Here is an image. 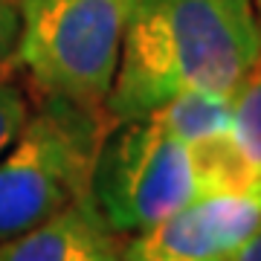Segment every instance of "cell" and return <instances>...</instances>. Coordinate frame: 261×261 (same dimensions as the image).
<instances>
[{
    "label": "cell",
    "instance_id": "obj_12",
    "mask_svg": "<svg viewBox=\"0 0 261 261\" xmlns=\"http://www.w3.org/2000/svg\"><path fill=\"white\" fill-rule=\"evenodd\" d=\"M226 261H261V229H255Z\"/></svg>",
    "mask_w": 261,
    "mask_h": 261
},
{
    "label": "cell",
    "instance_id": "obj_10",
    "mask_svg": "<svg viewBox=\"0 0 261 261\" xmlns=\"http://www.w3.org/2000/svg\"><path fill=\"white\" fill-rule=\"evenodd\" d=\"M29 102L23 90L15 82H9L6 75H0V154L6 151L15 134L20 130V125L27 122Z\"/></svg>",
    "mask_w": 261,
    "mask_h": 261
},
{
    "label": "cell",
    "instance_id": "obj_1",
    "mask_svg": "<svg viewBox=\"0 0 261 261\" xmlns=\"http://www.w3.org/2000/svg\"><path fill=\"white\" fill-rule=\"evenodd\" d=\"M258 61L252 0H140L105 116L111 125L140 119L189 90L235 96Z\"/></svg>",
    "mask_w": 261,
    "mask_h": 261
},
{
    "label": "cell",
    "instance_id": "obj_6",
    "mask_svg": "<svg viewBox=\"0 0 261 261\" xmlns=\"http://www.w3.org/2000/svg\"><path fill=\"white\" fill-rule=\"evenodd\" d=\"M0 261H122V235L84 195L49 221L0 241Z\"/></svg>",
    "mask_w": 261,
    "mask_h": 261
},
{
    "label": "cell",
    "instance_id": "obj_13",
    "mask_svg": "<svg viewBox=\"0 0 261 261\" xmlns=\"http://www.w3.org/2000/svg\"><path fill=\"white\" fill-rule=\"evenodd\" d=\"M252 9H255V20H258V32H261V0H252Z\"/></svg>",
    "mask_w": 261,
    "mask_h": 261
},
{
    "label": "cell",
    "instance_id": "obj_2",
    "mask_svg": "<svg viewBox=\"0 0 261 261\" xmlns=\"http://www.w3.org/2000/svg\"><path fill=\"white\" fill-rule=\"evenodd\" d=\"M105 111L38 96L27 122L0 154V241L64 212L90 195Z\"/></svg>",
    "mask_w": 261,
    "mask_h": 261
},
{
    "label": "cell",
    "instance_id": "obj_7",
    "mask_svg": "<svg viewBox=\"0 0 261 261\" xmlns=\"http://www.w3.org/2000/svg\"><path fill=\"white\" fill-rule=\"evenodd\" d=\"M195 163L197 195L261 197V166L244 151L232 130L189 142Z\"/></svg>",
    "mask_w": 261,
    "mask_h": 261
},
{
    "label": "cell",
    "instance_id": "obj_4",
    "mask_svg": "<svg viewBox=\"0 0 261 261\" xmlns=\"http://www.w3.org/2000/svg\"><path fill=\"white\" fill-rule=\"evenodd\" d=\"M90 197L119 235L160 224L200 197L189 142L177 140L151 113L113 122L96 151Z\"/></svg>",
    "mask_w": 261,
    "mask_h": 261
},
{
    "label": "cell",
    "instance_id": "obj_3",
    "mask_svg": "<svg viewBox=\"0 0 261 261\" xmlns=\"http://www.w3.org/2000/svg\"><path fill=\"white\" fill-rule=\"evenodd\" d=\"M140 0H20L12 61L38 96L105 111L119 53Z\"/></svg>",
    "mask_w": 261,
    "mask_h": 261
},
{
    "label": "cell",
    "instance_id": "obj_8",
    "mask_svg": "<svg viewBox=\"0 0 261 261\" xmlns=\"http://www.w3.org/2000/svg\"><path fill=\"white\" fill-rule=\"evenodd\" d=\"M166 125L177 140L197 142L215 134L232 130V96L209 93V90H189L151 113Z\"/></svg>",
    "mask_w": 261,
    "mask_h": 261
},
{
    "label": "cell",
    "instance_id": "obj_14",
    "mask_svg": "<svg viewBox=\"0 0 261 261\" xmlns=\"http://www.w3.org/2000/svg\"><path fill=\"white\" fill-rule=\"evenodd\" d=\"M212 261H226V258H212Z\"/></svg>",
    "mask_w": 261,
    "mask_h": 261
},
{
    "label": "cell",
    "instance_id": "obj_5",
    "mask_svg": "<svg viewBox=\"0 0 261 261\" xmlns=\"http://www.w3.org/2000/svg\"><path fill=\"white\" fill-rule=\"evenodd\" d=\"M261 229V197L206 195L122 244V261L229 258Z\"/></svg>",
    "mask_w": 261,
    "mask_h": 261
},
{
    "label": "cell",
    "instance_id": "obj_11",
    "mask_svg": "<svg viewBox=\"0 0 261 261\" xmlns=\"http://www.w3.org/2000/svg\"><path fill=\"white\" fill-rule=\"evenodd\" d=\"M20 35V0H0V67L12 61Z\"/></svg>",
    "mask_w": 261,
    "mask_h": 261
},
{
    "label": "cell",
    "instance_id": "obj_9",
    "mask_svg": "<svg viewBox=\"0 0 261 261\" xmlns=\"http://www.w3.org/2000/svg\"><path fill=\"white\" fill-rule=\"evenodd\" d=\"M232 134L261 166V61L232 96Z\"/></svg>",
    "mask_w": 261,
    "mask_h": 261
}]
</instances>
